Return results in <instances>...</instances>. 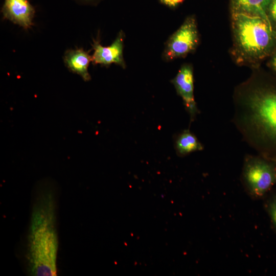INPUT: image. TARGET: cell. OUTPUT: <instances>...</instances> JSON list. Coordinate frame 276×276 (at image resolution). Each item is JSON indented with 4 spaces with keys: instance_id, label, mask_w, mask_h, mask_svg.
Wrapping results in <instances>:
<instances>
[{
    "instance_id": "cell-1",
    "label": "cell",
    "mask_w": 276,
    "mask_h": 276,
    "mask_svg": "<svg viewBox=\"0 0 276 276\" xmlns=\"http://www.w3.org/2000/svg\"><path fill=\"white\" fill-rule=\"evenodd\" d=\"M250 85L235 97L233 122L258 155L276 164V85Z\"/></svg>"
},
{
    "instance_id": "cell-2",
    "label": "cell",
    "mask_w": 276,
    "mask_h": 276,
    "mask_svg": "<svg viewBox=\"0 0 276 276\" xmlns=\"http://www.w3.org/2000/svg\"><path fill=\"white\" fill-rule=\"evenodd\" d=\"M54 193L45 189L37 193L33 205L29 229L26 259L29 274H57L58 239Z\"/></svg>"
},
{
    "instance_id": "cell-3",
    "label": "cell",
    "mask_w": 276,
    "mask_h": 276,
    "mask_svg": "<svg viewBox=\"0 0 276 276\" xmlns=\"http://www.w3.org/2000/svg\"><path fill=\"white\" fill-rule=\"evenodd\" d=\"M232 27L237 49L248 61H257L276 48V29L263 18L232 13Z\"/></svg>"
},
{
    "instance_id": "cell-4",
    "label": "cell",
    "mask_w": 276,
    "mask_h": 276,
    "mask_svg": "<svg viewBox=\"0 0 276 276\" xmlns=\"http://www.w3.org/2000/svg\"><path fill=\"white\" fill-rule=\"evenodd\" d=\"M241 178L248 195L253 199L261 198L276 184V164L259 155H247Z\"/></svg>"
},
{
    "instance_id": "cell-5",
    "label": "cell",
    "mask_w": 276,
    "mask_h": 276,
    "mask_svg": "<svg viewBox=\"0 0 276 276\" xmlns=\"http://www.w3.org/2000/svg\"><path fill=\"white\" fill-rule=\"evenodd\" d=\"M199 42L197 22L194 16L187 17L180 27L167 40L162 53L166 62L183 58L194 52Z\"/></svg>"
},
{
    "instance_id": "cell-6",
    "label": "cell",
    "mask_w": 276,
    "mask_h": 276,
    "mask_svg": "<svg viewBox=\"0 0 276 276\" xmlns=\"http://www.w3.org/2000/svg\"><path fill=\"white\" fill-rule=\"evenodd\" d=\"M177 94L182 98L191 121L194 120L199 112L194 96L193 67L190 64H183L175 77L171 81Z\"/></svg>"
},
{
    "instance_id": "cell-7",
    "label": "cell",
    "mask_w": 276,
    "mask_h": 276,
    "mask_svg": "<svg viewBox=\"0 0 276 276\" xmlns=\"http://www.w3.org/2000/svg\"><path fill=\"white\" fill-rule=\"evenodd\" d=\"M125 34L121 30L112 44L108 47L102 46L99 40H94L92 44L94 53L91 62L94 64L108 66L112 63L126 68L123 58V45Z\"/></svg>"
},
{
    "instance_id": "cell-8",
    "label": "cell",
    "mask_w": 276,
    "mask_h": 276,
    "mask_svg": "<svg viewBox=\"0 0 276 276\" xmlns=\"http://www.w3.org/2000/svg\"><path fill=\"white\" fill-rule=\"evenodd\" d=\"M2 13L4 18L27 29L33 25L35 10L28 0H4Z\"/></svg>"
},
{
    "instance_id": "cell-9",
    "label": "cell",
    "mask_w": 276,
    "mask_h": 276,
    "mask_svg": "<svg viewBox=\"0 0 276 276\" xmlns=\"http://www.w3.org/2000/svg\"><path fill=\"white\" fill-rule=\"evenodd\" d=\"M91 61L89 53L82 48L67 50L64 56V62L67 67L79 75L85 81L90 79L88 67Z\"/></svg>"
},
{
    "instance_id": "cell-10",
    "label": "cell",
    "mask_w": 276,
    "mask_h": 276,
    "mask_svg": "<svg viewBox=\"0 0 276 276\" xmlns=\"http://www.w3.org/2000/svg\"><path fill=\"white\" fill-rule=\"evenodd\" d=\"M270 2L271 0H231V10L232 13L260 16L271 25L267 14Z\"/></svg>"
},
{
    "instance_id": "cell-11",
    "label": "cell",
    "mask_w": 276,
    "mask_h": 276,
    "mask_svg": "<svg viewBox=\"0 0 276 276\" xmlns=\"http://www.w3.org/2000/svg\"><path fill=\"white\" fill-rule=\"evenodd\" d=\"M175 148L178 155L184 156L192 152L202 150L203 147L196 136L188 129L177 136Z\"/></svg>"
},
{
    "instance_id": "cell-12",
    "label": "cell",
    "mask_w": 276,
    "mask_h": 276,
    "mask_svg": "<svg viewBox=\"0 0 276 276\" xmlns=\"http://www.w3.org/2000/svg\"><path fill=\"white\" fill-rule=\"evenodd\" d=\"M266 208L273 228L276 231V194L269 200Z\"/></svg>"
},
{
    "instance_id": "cell-13",
    "label": "cell",
    "mask_w": 276,
    "mask_h": 276,
    "mask_svg": "<svg viewBox=\"0 0 276 276\" xmlns=\"http://www.w3.org/2000/svg\"><path fill=\"white\" fill-rule=\"evenodd\" d=\"M267 14L271 25L276 29V0H271Z\"/></svg>"
},
{
    "instance_id": "cell-14",
    "label": "cell",
    "mask_w": 276,
    "mask_h": 276,
    "mask_svg": "<svg viewBox=\"0 0 276 276\" xmlns=\"http://www.w3.org/2000/svg\"><path fill=\"white\" fill-rule=\"evenodd\" d=\"M161 4L174 9L177 8L184 0H158Z\"/></svg>"
},
{
    "instance_id": "cell-15",
    "label": "cell",
    "mask_w": 276,
    "mask_h": 276,
    "mask_svg": "<svg viewBox=\"0 0 276 276\" xmlns=\"http://www.w3.org/2000/svg\"><path fill=\"white\" fill-rule=\"evenodd\" d=\"M78 2L86 5L95 6L98 5L102 0H76Z\"/></svg>"
},
{
    "instance_id": "cell-16",
    "label": "cell",
    "mask_w": 276,
    "mask_h": 276,
    "mask_svg": "<svg viewBox=\"0 0 276 276\" xmlns=\"http://www.w3.org/2000/svg\"><path fill=\"white\" fill-rule=\"evenodd\" d=\"M271 65L273 69L276 72V52L274 53L271 59Z\"/></svg>"
}]
</instances>
